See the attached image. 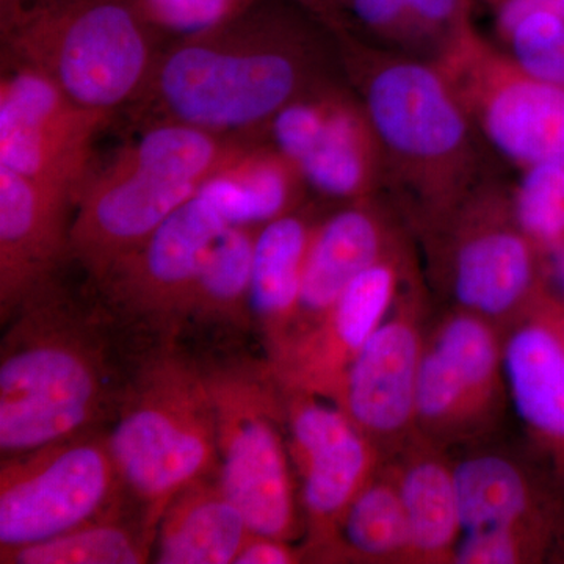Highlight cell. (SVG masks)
<instances>
[{
	"label": "cell",
	"mask_w": 564,
	"mask_h": 564,
	"mask_svg": "<svg viewBox=\"0 0 564 564\" xmlns=\"http://www.w3.org/2000/svg\"><path fill=\"white\" fill-rule=\"evenodd\" d=\"M521 172L510 193L514 220L538 250L555 251L564 243V163H538Z\"/></svg>",
	"instance_id": "29"
},
{
	"label": "cell",
	"mask_w": 564,
	"mask_h": 564,
	"mask_svg": "<svg viewBox=\"0 0 564 564\" xmlns=\"http://www.w3.org/2000/svg\"><path fill=\"white\" fill-rule=\"evenodd\" d=\"M488 182L456 210L463 228L447 221L462 229L452 256L455 299L484 318L514 313L536 288L538 248L516 223L510 193Z\"/></svg>",
	"instance_id": "14"
},
{
	"label": "cell",
	"mask_w": 564,
	"mask_h": 564,
	"mask_svg": "<svg viewBox=\"0 0 564 564\" xmlns=\"http://www.w3.org/2000/svg\"><path fill=\"white\" fill-rule=\"evenodd\" d=\"M500 47L536 79L564 85V18L551 10H529L494 22Z\"/></svg>",
	"instance_id": "30"
},
{
	"label": "cell",
	"mask_w": 564,
	"mask_h": 564,
	"mask_svg": "<svg viewBox=\"0 0 564 564\" xmlns=\"http://www.w3.org/2000/svg\"><path fill=\"white\" fill-rule=\"evenodd\" d=\"M492 14L494 22L507 20L529 10H551L564 18V0H474Z\"/></svg>",
	"instance_id": "34"
},
{
	"label": "cell",
	"mask_w": 564,
	"mask_h": 564,
	"mask_svg": "<svg viewBox=\"0 0 564 564\" xmlns=\"http://www.w3.org/2000/svg\"><path fill=\"white\" fill-rule=\"evenodd\" d=\"M432 62L481 140L508 162L521 170L564 163V85L519 68L475 25L474 11L459 21Z\"/></svg>",
	"instance_id": "7"
},
{
	"label": "cell",
	"mask_w": 564,
	"mask_h": 564,
	"mask_svg": "<svg viewBox=\"0 0 564 564\" xmlns=\"http://www.w3.org/2000/svg\"><path fill=\"white\" fill-rule=\"evenodd\" d=\"M545 314V317L551 321L552 325H554L556 334H558L560 339H562V343L564 345V310H547L543 311Z\"/></svg>",
	"instance_id": "36"
},
{
	"label": "cell",
	"mask_w": 564,
	"mask_h": 564,
	"mask_svg": "<svg viewBox=\"0 0 564 564\" xmlns=\"http://www.w3.org/2000/svg\"><path fill=\"white\" fill-rule=\"evenodd\" d=\"M267 137L326 198L362 202L384 191L380 140L351 85L318 80L273 118Z\"/></svg>",
	"instance_id": "10"
},
{
	"label": "cell",
	"mask_w": 564,
	"mask_h": 564,
	"mask_svg": "<svg viewBox=\"0 0 564 564\" xmlns=\"http://www.w3.org/2000/svg\"><path fill=\"white\" fill-rule=\"evenodd\" d=\"M315 225L317 221L299 209L259 226L252 261L251 307L265 344L267 361L281 351L292 332Z\"/></svg>",
	"instance_id": "21"
},
{
	"label": "cell",
	"mask_w": 564,
	"mask_h": 564,
	"mask_svg": "<svg viewBox=\"0 0 564 564\" xmlns=\"http://www.w3.org/2000/svg\"><path fill=\"white\" fill-rule=\"evenodd\" d=\"M141 18L159 33L184 36L232 20L261 0H132Z\"/></svg>",
	"instance_id": "31"
},
{
	"label": "cell",
	"mask_w": 564,
	"mask_h": 564,
	"mask_svg": "<svg viewBox=\"0 0 564 564\" xmlns=\"http://www.w3.org/2000/svg\"><path fill=\"white\" fill-rule=\"evenodd\" d=\"M259 226H228L214 245L187 307V323L247 333L251 307L252 261Z\"/></svg>",
	"instance_id": "25"
},
{
	"label": "cell",
	"mask_w": 564,
	"mask_h": 564,
	"mask_svg": "<svg viewBox=\"0 0 564 564\" xmlns=\"http://www.w3.org/2000/svg\"><path fill=\"white\" fill-rule=\"evenodd\" d=\"M336 549L358 558H411L410 529L395 477H373L352 500Z\"/></svg>",
	"instance_id": "28"
},
{
	"label": "cell",
	"mask_w": 564,
	"mask_h": 564,
	"mask_svg": "<svg viewBox=\"0 0 564 564\" xmlns=\"http://www.w3.org/2000/svg\"><path fill=\"white\" fill-rule=\"evenodd\" d=\"M462 532L527 530L530 489L524 475L508 459L480 455L454 467Z\"/></svg>",
	"instance_id": "27"
},
{
	"label": "cell",
	"mask_w": 564,
	"mask_h": 564,
	"mask_svg": "<svg viewBox=\"0 0 564 564\" xmlns=\"http://www.w3.org/2000/svg\"><path fill=\"white\" fill-rule=\"evenodd\" d=\"M527 530H488L464 533L456 544L454 560L459 564L521 563L527 552Z\"/></svg>",
	"instance_id": "32"
},
{
	"label": "cell",
	"mask_w": 564,
	"mask_h": 564,
	"mask_svg": "<svg viewBox=\"0 0 564 564\" xmlns=\"http://www.w3.org/2000/svg\"><path fill=\"white\" fill-rule=\"evenodd\" d=\"M425 345L414 304L404 300L351 364L333 403L375 444L397 440L415 422Z\"/></svg>",
	"instance_id": "18"
},
{
	"label": "cell",
	"mask_w": 564,
	"mask_h": 564,
	"mask_svg": "<svg viewBox=\"0 0 564 564\" xmlns=\"http://www.w3.org/2000/svg\"><path fill=\"white\" fill-rule=\"evenodd\" d=\"M154 534L120 500L91 521L40 543L0 552L2 564H141L151 562Z\"/></svg>",
	"instance_id": "24"
},
{
	"label": "cell",
	"mask_w": 564,
	"mask_h": 564,
	"mask_svg": "<svg viewBox=\"0 0 564 564\" xmlns=\"http://www.w3.org/2000/svg\"><path fill=\"white\" fill-rule=\"evenodd\" d=\"M228 223L196 195L162 223L135 251L93 282L115 323L151 333L155 340L180 336L207 256Z\"/></svg>",
	"instance_id": "9"
},
{
	"label": "cell",
	"mask_w": 564,
	"mask_h": 564,
	"mask_svg": "<svg viewBox=\"0 0 564 564\" xmlns=\"http://www.w3.org/2000/svg\"><path fill=\"white\" fill-rule=\"evenodd\" d=\"M402 282L399 250L359 274L321 321L269 361L282 388L333 402L364 345L391 314Z\"/></svg>",
	"instance_id": "15"
},
{
	"label": "cell",
	"mask_w": 564,
	"mask_h": 564,
	"mask_svg": "<svg viewBox=\"0 0 564 564\" xmlns=\"http://www.w3.org/2000/svg\"><path fill=\"white\" fill-rule=\"evenodd\" d=\"M325 25L328 31L339 32L350 28L347 17L340 9L339 0H295Z\"/></svg>",
	"instance_id": "35"
},
{
	"label": "cell",
	"mask_w": 564,
	"mask_h": 564,
	"mask_svg": "<svg viewBox=\"0 0 564 564\" xmlns=\"http://www.w3.org/2000/svg\"><path fill=\"white\" fill-rule=\"evenodd\" d=\"M300 558L303 552L293 547L292 541L251 533L234 564H293Z\"/></svg>",
	"instance_id": "33"
},
{
	"label": "cell",
	"mask_w": 564,
	"mask_h": 564,
	"mask_svg": "<svg viewBox=\"0 0 564 564\" xmlns=\"http://www.w3.org/2000/svg\"><path fill=\"white\" fill-rule=\"evenodd\" d=\"M378 204L377 198L345 203L343 209L315 225L288 343L321 321L359 274L399 250Z\"/></svg>",
	"instance_id": "19"
},
{
	"label": "cell",
	"mask_w": 564,
	"mask_h": 564,
	"mask_svg": "<svg viewBox=\"0 0 564 564\" xmlns=\"http://www.w3.org/2000/svg\"><path fill=\"white\" fill-rule=\"evenodd\" d=\"M107 433L122 489L152 534L185 486L217 474V415L206 367L155 340L124 378Z\"/></svg>",
	"instance_id": "4"
},
{
	"label": "cell",
	"mask_w": 564,
	"mask_h": 564,
	"mask_svg": "<svg viewBox=\"0 0 564 564\" xmlns=\"http://www.w3.org/2000/svg\"><path fill=\"white\" fill-rule=\"evenodd\" d=\"M109 436L90 430L3 456L0 552L50 540L106 513L122 497Z\"/></svg>",
	"instance_id": "8"
},
{
	"label": "cell",
	"mask_w": 564,
	"mask_h": 564,
	"mask_svg": "<svg viewBox=\"0 0 564 564\" xmlns=\"http://www.w3.org/2000/svg\"><path fill=\"white\" fill-rule=\"evenodd\" d=\"M76 198L0 166V318L2 325L32 293L58 278L69 259Z\"/></svg>",
	"instance_id": "17"
},
{
	"label": "cell",
	"mask_w": 564,
	"mask_h": 564,
	"mask_svg": "<svg viewBox=\"0 0 564 564\" xmlns=\"http://www.w3.org/2000/svg\"><path fill=\"white\" fill-rule=\"evenodd\" d=\"M332 32L295 0H261L232 20L162 50L129 113L218 133L265 135L288 104L325 79L322 41Z\"/></svg>",
	"instance_id": "1"
},
{
	"label": "cell",
	"mask_w": 564,
	"mask_h": 564,
	"mask_svg": "<svg viewBox=\"0 0 564 564\" xmlns=\"http://www.w3.org/2000/svg\"><path fill=\"white\" fill-rule=\"evenodd\" d=\"M251 533L217 474L209 475L181 489L163 511L152 562L234 564Z\"/></svg>",
	"instance_id": "20"
},
{
	"label": "cell",
	"mask_w": 564,
	"mask_h": 564,
	"mask_svg": "<svg viewBox=\"0 0 564 564\" xmlns=\"http://www.w3.org/2000/svg\"><path fill=\"white\" fill-rule=\"evenodd\" d=\"M555 261H554V270L556 280H558L560 284L564 289V243L562 247L556 248L554 251Z\"/></svg>",
	"instance_id": "37"
},
{
	"label": "cell",
	"mask_w": 564,
	"mask_h": 564,
	"mask_svg": "<svg viewBox=\"0 0 564 564\" xmlns=\"http://www.w3.org/2000/svg\"><path fill=\"white\" fill-rule=\"evenodd\" d=\"M410 529L411 558L452 562L462 533L454 469L432 454L414 456L395 475Z\"/></svg>",
	"instance_id": "26"
},
{
	"label": "cell",
	"mask_w": 564,
	"mask_h": 564,
	"mask_svg": "<svg viewBox=\"0 0 564 564\" xmlns=\"http://www.w3.org/2000/svg\"><path fill=\"white\" fill-rule=\"evenodd\" d=\"M198 192V185L166 180L122 161L115 152L96 158L77 192L69 259L79 263L91 282L98 281Z\"/></svg>",
	"instance_id": "13"
},
{
	"label": "cell",
	"mask_w": 564,
	"mask_h": 564,
	"mask_svg": "<svg viewBox=\"0 0 564 564\" xmlns=\"http://www.w3.org/2000/svg\"><path fill=\"white\" fill-rule=\"evenodd\" d=\"M534 317L503 345L505 383L527 429L564 464V345L544 313Z\"/></svg>",
	"instance_id": "22"
},
{
	"label": "cell",
	"mask_w": 564,
	"mask_h": 564,
	"mask_svg": "<svg viewBox=\"0 0 564 564\" xmlns=\"http://www.w3.org/2000/svg\"><path fill=\"white\" fill-rule=\"evenodd\" d=\"M503 373V345L480 315L447 318L423 351L415 421L433 432L470 425L492 406Z\"/></svg>",
	"instance_id": "16"
},
{
	"label": "cell",
	"mask_w": 564,
	"mask_h": 564,
	"mask_svg": "<svg viewBox=\"0 0 564 564\" xmlns=\"http://www.w3.org/2000/svg\"><path fill=\"white\" fill-rule=\"evenodd\" d=\"M158 35L132 0H0L2 61L39 70L106 113L143 93L162 52Z\"/></svg>",
	"instance_id": "5"
},
{
	"label": "cell",
	"mask_w": 564,
	"mask_h": 564,
	"mask_svg": "<svg viewBox=\"0 0 564 564\" xmlns=\"http://www.w3.org/2000/svg\"><path fill=\"white\" fill-rule=\"evenodd\" d=\"M282 392L310 549L315 555H333L345 513L373 480L377 444L329 400L295 389L282 388Z\"/></svg>",
	"instance_id": "12"
},
{
	"label": "cell",
	"mask_w": 564,
	"mask_h": 564,
	"mask_svg": "<svg viewBox=\"0 0 564 564\" xmlns=\"http://www.w3.org/2000/svg\"><path fill=\"white\" fill-rule=\"evenodd\" d=\"M204 367L217 415V477L223 491L242 511L252 533L295 540L302 521L280 381L269 361Z\"/></svg>",
	"instance_id": "6"
},
{
	"label": "cell",
	"mask_w": 564,
	"mask_h": 564,
	"mask_svg": "<svg viewBox=\"0 0 564 564\" xmlns=\"http://www.w3.org/2000/svg\"><path fill=\"white\" fill-rule=\"evenodd\" d=\"M101 303L47 282L7 322L0 347V455L24 454L99 429L115 413V375Z\"/></svg>",
	"instance_id": "3"
},
{
	"label": "cell",
	"mask_w": 564,
	"mask_h": 564,
	"mask_svg": "<svg viewBox=\"0 0 564 564\" xmlns=\"http://www.w3.org/2000/svg\"><path fill=\"white\" fill-rule=\"evenodd\" d=\"M113 115L88 109L39 70L2 61L0 166L77 192L87 180L95 141Z\"/></svg>",
	"instance_id": "11"
},
{
	"label": "cell",
	"mask_w": 564,
	"mask_h": 564,
	"mask_svg": "<svg viewBox=\"0 0 564 564\" xmlns=\"http://www.w3.org/2000/svg\"><path fill=\"white\" fill-rule=\"evenodd\" d=\"M18 2L32 3V2H43V0H18Z\"/></svg>",
	"instance_id": "38"
},
{
	"label": "cell",
	"mask_w": 564,
	"mask_h": 564,
	"mask_svg": "<svg viewBox=\"0 0 564 564\" xmlns=\"http://www.w3.org/2000/svg\"><path fill=\"white\" fill-rule=\"evenodd\" d=\"M333 36L380 140L384 192L419 220L443 228L488 181L481 137L432 58L383 50L351 29Z\"/></svg>",
	"instance_id": "2"
},
{
	"label": "cell",
	"mask_w": 564,
	"mask_h": 564,
	"mask_svg": "<svg viewBox=\"0 0 564 564\" xmlns=\"http://www.w3.org/2000/svg\"><path fill=\"white\" fill-rule=\"evenodd\" d=\"M307 188L295 163L261 135L212 174L198 195L229 226H262L299 210Z\"/></svg>",
	"instance_id": "23"
}]
</instances>
